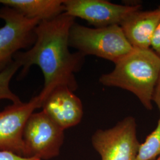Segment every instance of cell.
<instances>
[{
  "label": "cell",
  "mask_w": 160,
  "mask_h": 160,
  "mask_svg": "<svg viewBox=\"0 0 160 160\" xmlns=\"http://www.w3.org/2000/svg\"><path fill=\"white\" fill-rule=\"evenodd\" d=\"M0 19L4 24L0 28V72L14 61L20 50L33 45L35 28L40 21L30 19L15 9L4 6L0 8Z\"/></svg>",
  "instance_id": "8992f818"
},
{
  "label": "cell",
  "mask_w": 160,
  "mask_h": 160,
  "mask_svg": "<svg viewBox=\"0 0 160 160\" xmlns=\"http://www.w3.org/2000/svg\"><path fill=\"white\" fill-rule=\"evenodd\" d=\"M160 21V5L153 10L132 12L120 26L133 49H148Z\"/></svg>",
  "instance_id": "30bf717a"
},
{
  "label": "cell",
  "mask_w": 160,
  "mask_h": 160,
  "mask_svg": "<svg viewBox=\"0 0 160 160\" xmlns=\"http://www.w3.org/2000/svg\"><path fill=\"white\" fill-rule=\"evenodd\" d=\"M151 48L160 56V21L153 36Z\"/></svg>",
  "instance_id": "9a60e30c"
},
{
  "label": "cell",
  "mask_w": 160,
  "mask_h": 160,
  "mask_svg": "<svg viewBox=\"0 0 160 160\" xmlns=\"http://www.w3.org/2000/svg\"><path fill=\"white\" fill-rule=\"evenodd\" d=\"M63 0H0V4L17 10L25 17L49 20L64 12Z\"/></svg>",
  "instance_id": "8fae6325"
},
{
  "label": "cell",
  "mask_w": 160,
  "mask_h": 160,
  "mask_svg": "<svg viewBox=\"0 0 160 160\" xmlns=\"http://www.w3.org/2000/svg\"><path fill=\"white\" fill-rule=\"evenodd\" d=\"M20 68V65L14 61L4 71L0 72V100H8L12 103L21 102L19 97L12 92L10 87L12 77Z\"/></svg>",
  "instance_id": "4fadbf2b"
},
{
  "label": "cell",
  "mask_w": 160,
  "mask_h": 160,
  "mask_svg": "<svg viewBox=\"0 0 160 160\" xmlns=\"http://www.w3.org/2000/svg\"><path fill=\"white\" fill-rule=\"evenodd\" d=\"M41 108L38 96L28 102L12 103L0 112V151L23 156V132L31 114Z\"/></svg>",
  "instance_id": "ba28073f"
},
{
  "label": "cell",
  "mask_w": 160,
  "mask_h": 160,
  "mask_svg": "<svg viewBox=\"0 0 160 160\" xmlns=\"http://www.w3.org/2000/svg\"><path fill=\"white\" fill-rule=\"evenodd\" d=\"M152 100L160 112V75L155 88Z\"/></svg>",
  "instance_id": "2e32d148"
},
{
  "label": "cell",
  "mask_w": 160,
  "mask_h": 160,
  "mask_svg": "<svg viewBox=\"0 0 160 160\" xmlns=\"http://www.w3.org/2000/svg\"><path fill=\"white\" fill-rule=\"evenodd\" d=\"M0 160H40L36 158H28L12 152L0 151Z\"/></svg>",
  "instance_id": "5bb4252c"
},
{
  "label": "cell",
  "mask_w": 160,
  "mask_h": 160,
  "mask_svg": "<svg viewBox=\"0 0 160 160\" xmlns=\"http://www.w3.org/2000/svg\"><path fill=\"white\" fill-rule=\"evenodd\" d=\"M41 108L64 131L77 125L83 116L81 100L74 92L65 87L55 89L44 101Z\"/></svg>",
  "instance_id": "9c48e42d"
},
{
  "label": "cell",
  "mask_w": 160,
  "mask_h": 160,
  "mask_svg": "<svg viewBox=\"0 0 160 160\" xmlns=\"http://www.w3.org/2000/svg\"><path fill=\"white\" fill-rule=\"evenodd\" d=\"M92 142L102 160H138L141 143L135 119L127 116L111 128L97 130Z\"/></svg>",
  "instance_id": "5b68a950"
},
{
  "label": "cell",
  "mask_w": 160,
  "mask_h": 160,
  "mask_svg": "<svg viewBox=\"0 0 160 160\" xmlns=\"http://www.w3.org/2000/svg\"><path fill=\"white\" fill-rule=\"evenodd\" d=\"M160 157V116L156 128L141 143L138 160H154Z\"/></svg>",
  "instance_id": "7c38bea8"
},
{
  "label": "cell",
  "mask_w": 160,
  "mask_h": 160,
  "mask_svg": "<svg viewBox=\"0 0 160 160\" xmlns=\"http://www.w3.org/2000/svg\"><path fill=\"white\" fill-rule=\"evenodd\" d=\"M160 75V56L151 48L133 49L102 75L100 84L133 94L145 109H152V98Z\"/></svg>",
  "instance_id": "7a4b0ae2"
},
{
  "label": "cell",
  "mask_w": 160,
  "mask_h": 160,
  "mask_svg": "<svg viewBox=\"0 0 160 160\" xmlns=\"http://www.w3.org/2000/svg\"><path fill=\"white\" fill-rule=\"evenodd\" d=\"M74 17L65 12L49 20L41 21L34 30L36 39L26 51L18 52L14 61L22 68L20 75L27 74L33 65L40 68L44 77V86L37 96L40 106L55 89L65 87L74 92L78 88L75 74L85 61L79 52L69 49V31Z\"/></svg>",
  "instance_id": "6da1fadb"
},
{
  "label": "cell",
  "mask_w": 160,
  "mask_h": 160,
  "mask_svg": "<svg viewBox=\"0 0 160 160\" xmlns=\"http://www.w3.org/2000/svg\"><path fill=\"white\" fill-rule=\"evenodd\" d=\"M64 12L85 20L96 28L119 25L139 4L120 5L106 0H63Z\"/></svg>",
  "instance_id": "52a82bcc"
},
{
  "label": "cell",
  "mask_w": 160,
  "mask_h": 160,
  "mask_svg": "<svg viewBox=\"0 0 160 160\" xmlns=\"http://www.w3.org/2000/svg\"><path fill=\"white\" fill-rule=\"evenodd\" d=\"M23 157L49 160L58 156L64 130L43 112L29 117L23 132Z\"/></svg>",
  "instance_id": "277c9868"
},
{
  "label": "cell",
  "mask_w": 160,
  "mask_h": 160,
  "mask_svg": "<svg viewBox=\"0 0 160 160\" xmlns=\"http://www.w3.org/2000/svg\"><path fill=\"white\" fill-rule=\"evenodd\" d=\"M69 45L85 57L93 55L114 63L133 49L119 25L92 28L75 22L69 31Z\"/></svg>",
  "instance_id": "3957f363"
},
{
  "label": "cell",
  "mask_w": 160,
  "mask_h": 160,
  "mask_svg": "<svg viewBox=\"0 0 160 160\" xmlns=\"http://www.w3.org/2000/svg\"><path fill=\"white\" fill-rule=\"evenodd\" d=\"M157 160H160V157H159L158 158V159H157Z\"/></svg>",
  "instance_id": "e0dca14e"
}]
</instances>
